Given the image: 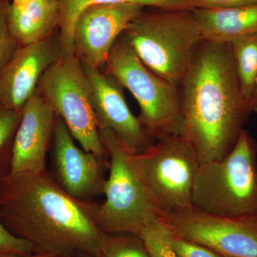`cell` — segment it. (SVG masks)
Segmentation results:
<instances>
[{"label":"cell","instance_id":"9a60e30c","mask_svg":"<svg viewBox=\"0 0 257 257\" xmlns=\"http://www.w3.org/2000/svg\"><path fill=\"white\" fill-rule=\"evenodd\" d=\"M12 35L20 46L43 41L60 32L58 0H30L22 5L12 3L9 10Z\"/></svg>","mask_w":257,"mask_h":257},{"label":"cell","instance_id":"7a4b0ae2","mask_svg":"<svg viewBox=\"0 0 257 257\" xmlns=\"http://www.w3.org/2000/svg\"><path fill=\"white\" fill-rule=\"evenodd\" d=\"M179 87L181 135L199 164L224 158L253 113L241 92L229 44L203 41Z\"/></svg>","mask_w":257,"mask_h":257},{"label":"cell","instance_id":"7402d4cb","mask_svg":"<svg viewBox=\"0 0 257 257\" xmlns=\"http://www.w3.org/2000/svg\"><path fill=\"white\" fill-rule=\"evenodd\" d=\"M11 5L12 0H0V71L20 47L10 31L8 17Z\"/></svg>","mask_w":257,"mask_h":257},{"label":"cell","instance_id":"ac0fdd59","mask_svg":"<svg viewBox=\"0 0 257 257\" xmlns=\"http://www.w3.org/2000/svg\"><path fill=\"white\" fill-rule=\"evenodd\" d=\"M229 45L241 92L251 106V96L257 77V31L239 37Z\"/></svg>","mask_w":257,"mask_h":257},{"label":"cell","instance_id":"83f0119b","mask_svg":"<svg viewBox=\"0 0 257 257\" xmlns=\"http://www.w3.org/2000/svg\"><path fill=\"white\" fill-rule=\"evenodd\" d=\"M52 256H48V255L39 254V253H32L30 255H14L7 254V253H0V257H51Z\"/></svg>","mask_w":257,"mask_h":257},{"label":"cell","instance_id":"277c9868","mask_svg":"<svg viewBox=\"0 0 257 257\" xmlns=\"http://www.w3.org/2000/svg\"><path fill=\"white\" fill-rule=\"evenodd\" d=\"M191 205L222 217L257 214V143L247 130L224 158L199 164Z\"/></svg>","mask_w":257,"mask_h":257},{"label":"cell","instance_id":"2e32d148","mask_svg":"<svg viewBox=\"0 0 257 257\" xmlns=\"http://www.w3.org/2000/svg\"><path fill=\"white\" fill-rule=\"evenodd\" d=\"M204 41L229 44L257 31V5L225 9L192 10Z\"/></svg>","mask_w":257,"mask_h":257},{"label":"cell","instance_id":"cb8c5ba5","mask_svg":"<svg viewBox=\"0 0 257 257\" xmlns=\"http://www.w3.org/2000/svg\"><path fill=\"white\" fill-rule=\"evenodd\" d=\"M174 248L178 257H224L204 245L176 236Z\"/></svg>","mask_w":257,"mask_h":257},{"label":"cell","instance_id":"f1b7e54d","mask_svg":"<svg viewBox=\"0 0 257 257\" xmlns=\"http://www.w3.org/2000/svg\"><path fill=\"white\" fill-rule=\"evenodd\" d=\"M30 0H12V3L14 5H22L28 3Z\"/></svg>","mask_w":257,"mask_h":257},{"label":"cell","instance_id":"44dd1931","mask_svg":"<svg viewBox=\"0 0 257 257\" xmlns=\"http://www.w3.org/2000/svg\"><path fill=\"white\" fill-rule=\"evenodd\" d=\"M96 257H150L141 239L128 234H105Z\"/></svg>","mask_w":257,"mask_h":257},{"label":"cell","instance_id":"ba28073f","mask_svg":"<svg viewBox=\"0 0 257 257\" xmlns=\"http://www.w3.org/2000/svg\"><path fill=\"white\" fill-rule=\"evenodd\" d=\"M37 89L83 150L109 162L93 109L90 86L79 59L62 57L47 69Z\"/></svg>","mask_w":257,"mask_h":257},{"label":"cell","instance_id":"d6986e66","mask_svg":"<svg viewBox=\"0 0 257 257\" xmlns=\"http://www.w3.org/2000/svg\"><path fill=\"white\" fill-rule=\"evenodd\" d=\"M21 119L22 112L0 102V180L11 173L13 145Z\"/></svg>","mask_w":257,"mask_h":257},{"label":"cell","instance_id":"4316f807","mask_svg":"<svg viewBox=\"0 0 257 257\" xmlns=\"http://www.w3.org/2000/svg\"><path fill=\"white\" fill-rule=\"evenodd\" d=\"M51 257H96L93 255L84 252H74L68 254L58 255V256H52Z\"/></svg>","mask_w":257,"mask_h":257},{"label":"cell","instance_id":"5b68a950","mask_svg":"<svg viewBox=\"0 0 257 257\" xmlns=\"http://www.w3.org/2000/svg\"><path fill=\"white\" fill-rule=\"evenodd\" d=\"M103 71L133 94L140 108L139 119L155 140L182 135L179 87L148 68L123 33L114 42Z\"/></svg>","mask_w":257,"mask_h":257},{"label":"cell","instance_id":"ffe728a7","mask_svg":"<svg viewBox=\"0 0 257 257\" xmlns=\"http://www.w3.org/2000/svg\"><path fill=\"white\" fill-rule=\"evenodd\" d=\"M138 236L150 257H178L174 248L175 234L158 218L147 224Z\"/></svg>","mask_w":257,"mask_h":257},{"label":"cell","instance_id":"52a82bcc","mask_svg":"<svg viewBox=\"0 0 257 257\" xmlns=\"http://www.w3.org/2000/svg\"><path fill=\"white\" fill-rule=\"evenodd\" d=\"M130 159L157 214L192 207L191 195L199 162L192 145L182 135L157 140L144 153L130 152Z\"/></svg>","mask_w":257,"mask_h":257},{"label":"cell","instance_id":"8992f818","mask_svg":"<svg viewBox=\"0 0 257 257\" xmlns=\"http://www.w3.org/2000/svg\"><path fill=\"white\" fill-rule=\"evenodd\" d=\"M109 154L104 202L96 204L94 220L105 234L138 236L157 218V211L130 161V152L108 130H99Z\"/></svg>","mask_w":257,"mask_h":257},{"label":"cell","instance_id":"9c48e42d","mask_svg":"<svg viewBox=\"0 0 257 257\" xmlns=\"http://www.w3.org/2000/svg\"><path fill=\"white\" fill-rule=\"evenodd\" d=\"M157 218L177 237L201 243L224 257H257V214L222 217L190 207Z\"/></svg>","mask_w":257,"mask_h":257},{"label":"cell","instance_id":"e0dca14e","mask_svg":"<svg viewBox=\"0 0 257 257\" xmlns=\"http://www.w3.org/2000/svg\"><path fill=\"white\" fill-rule=\"evenodd\" d=\"M58 2L60 14V35L64 57L74 56V24L79 15L88 7L130 3L158 9L194 10L190 0H58Z\"/></svg>","mask_w":257,"mask_h":257},{"label":"cell","instance_id":"603a6c76","mask_svg":"<svg viewBox=\"0 0 257 257\" xmlns=\"http://www.w3.org/2000/svg\"><path fill=\"white\" fill-rule=\"evenodd\" d=\"M0 253L24 256L35 253L31 243L10 232L0 219Z\"/></svg>","mask_w":257,"mask_h":257},{"label":"cell","instance_id":"7c38bea8","mask_svg":"<svg viewBox=\"0 0 257 257\" xmlns=\"http://www.w3.org/2000/svg\"><path fill=\"white\" fill-rule=\"evenodd\" d=\"M145 8L130 3L88 7L74 24V55L84 65L103 70L114 42Z\"/></svg>","mask_w":257,"mask_h":257},{"label":"cell","instance_id":"8fae6325","mask_svg":"<svg viewBox=\"0 0 257 257\" xmlns=\"http://www.w3.org/2000/svg\"><path fill=\"white\" fill-rule=\"evenodd\" d=\"M90 86L91 98L99 130H108L135 155L144 153L157 140L127 105L124 87L113 76L82 64Z\"/></svg>","mask_w":257,"mask_h":257},{"label":"cell","instance_id":"d4e9b609","mask_svg":"<svg viewBox=\"0 0 257 257\" xmlns=\"http://www.w3.org/2000/svg\"><path fill=\"white\" fill-rule=\"evenodd\" d=\"M194 9H225L257 5V0H190Z\"/></svg>","mask_w":257,"mask_h":257},{"label":"cell","instance_id":"484cf974","mask_svg":"<svg viewBox=\"0 0 257 257\" xmlns=\"http://www.w3.org/2000/svg\"><path fill=\"white\" fill-rule=\"evenodd\" d=\"M251 107L252 112L257 114V77L256 82H255L252 96H251Z\"/></svg>","mask_w":257,"mask_h":257},{"label":"cell","instance_id":"5bb4252c","mask_svg":"<svg viewBox=\"0 0 257 257\" xmlns=\"http://www.w3.org/2000/svg\"><path fill=\"white\" fill-rule=\"evenodd\" d=\"M56 117L55 111L37 89L22 112L13 145L11 173L47 170Z\"/></svg>","mask_w":257,"mask_h":257},{"label":"cell","instance_id":"6da1fadb","mask_svg":"<svg viewBox=\"0 0 257 257\" xmlns=\"http://www.w3.org/2000/svg\"><path fill=\"white\" fill-rule=\"evenodd\" d=\"M95 206L69 196L47 170L10 173L0 180V219L31 243L35 253L97 256L105 233L94 220Z\"/></svg>","mask_w":257,"mask_h":257},{"label":"cell","instance_id":"3957f363","mask_svg":"<svg viewBox=\"0 0 257 257\" xmlns=\"http://www.w3.org/2000/svg\"><path fill=\"white\" fill-rule=\"evenodd\" d=\"M143 10L123 32L139 58L179 87L204 41L192 10Z\"/></svg>","mask_w":257,"mask_h":257},{"label":"cell","instance_id":"30bf717a","mask_svg":"<svg viewBox=\"0 0 257 257\" xmlns=\"http://www.w3.org/2000/svg\"><path fill=\"white\" fill-rule=\"evenodd\" d=\"M63 120L56 117L50 147L49 173L56 184L71 197L84 202H94L104 195L109 162L79 148Z\"/></svg>","mask_w":257,"mask_h":257},{"label":"cell","instance_id":"4fadbf2b","mask_svg":"<svg viewBox=\"0 0 257 257\" xmlns=\"http://www.w3.org/2000/svg\"><path fill=\"white\" fill-rule=\"evenodd\" d=\"M63 57L60 32L43 41L20 46L0 71V102L23 112L47 69Z\"/></svg>","mask_w":257,"mask_h":257}]
</instances>
